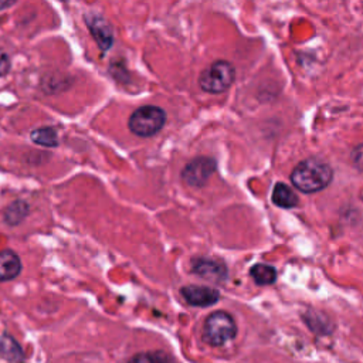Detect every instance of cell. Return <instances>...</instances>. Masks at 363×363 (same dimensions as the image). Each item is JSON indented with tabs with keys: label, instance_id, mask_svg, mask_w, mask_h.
<instances>
[{
	"label": "cell",
	"instance_id": "cell-1",
	"mask_svg": "<svg viewBox=\"0 0 363 363\" xmlns=\"http://www.w3.org/2000/svg\"><path fill=\"white\" fill-rule=\"evenodd\" d=\"M332 177V167L315 157L302 160L291 173L292 184L303 193H316L325 189L330 183Z\"/></svg>",
	"mask_w": 363,
	"mask_h": 363
},
{
	"label": "cell",
	"instance_id": "cell-12",
	"mask_svg": "<svg viewBox=\"0 0 363 363\" xmlns=\"http://www.w3.org/2000/svg\"><path fill=\"white\" fill-rule=\"evenodd\" d=\"M30 138L34 143L45 147H57L58 146V133L52 126H43L31 130Z\"/></svg>",
	"mask_w": 363,
	"mask_h": 363
},
{
	"label": "cell",
	"instance_id": "cell-16",
	"mask_svg": "<svg viewBox=\"0 0 363 363\" xmlns=\"http://www.w3.org/2000/svg\"><path fill=\"white\" fill-rule=\"evenodd\" d=\"M352 162H353L354 167H357L359 170H363V143L353 149Z\"/></svg>",
	"mask_w": 363,
	"mask_h": 363
},
{
	"label": "cell",
	"instance_id": "cell-6",
	"mask_svg": "<svg viewBox=\"0 0 363 363\" xmlns=\"http://www.w3.org/2000/svg\"><path fill=\"white\" fill-rule=\"evenodd\" d=\"M85 24L102 52L108 51L113 44V28L111 23L95 11H88L85 16Z\"/></svg>",
	"mask_w": 363,
	"mask_h": 363
},
{
	"label": "cell",
	"instance_id": "cell-5",
	"mask_svg": "<svg viewBox=\"0 0 363 363\" xmlns=\"http://www.w3.org/2000/svg\"><path fill=\"white\" fill-rule=\"evenodd\" d=\"M216 170V162L211 157H196L190 160L183 172H182V179L184 183L193 187H201L207 183L210 176Z\"/></svg>",
	"mask_w": 363,
	"mask_h": 363
},
{
	"label": "cell",
	"instance_id": "cell-13",
	"mask_svg": "<svg viewBox=\"0 0 363 363\" xmlns=\"http://www.w3.org/2000/svg\"><path fill=\"white\" fill-rule=\"evenodd\" d=\"M128 363H176L174 359L163 350H147L133 354Z\"/></svg>",
	"mask_w": 363,
	"mask_h": 363
},
{
	"label": "cell",
	"instance_id": "cell-14",
	"mask_svg": "<svg viewBox=\"0 0 363 363\" xmlns=\"http://www.w3.org/2000/svg\"><path fill=\"white\" fill-rule=\"evenodd\" d=\"M251 278L258 285H271L277 279V271L268 264H255L250 269Z\"/></svg>",
	"mask_w": 363,
	"mask_h": 363
},
{
	"label": "cell",
	"instance_id": "cell-3",
	"mask_svg": "<svg viewBox=\"0 0 363 363\" xmlns=\"http://www.w3.org/2000/svg\"><path fill=\"white\" fill-rule=\"evenodd\" d=\"M166 122V112L155 105H145L132 112L128 119L129 130L140 138L156 135Z\"/></svg>",
	"mask_w": 363,
	"mask_h": 363
},
{
	"label": "cell",
	"instance_id": "cell-10",
	"mask_svg": "<svg viewBox=\"0 0 363 363\" xmlns=\"http://www.w3.org/2000/svg\"><path fill=\"white\" fill-rule=\"evenodd\" d=\"M30 207L24 200H14L3 210V221L9 227H17L28 216Z\"/></svg>",
	"mask_w": 363,
	"mask_h": 363
},
{
	"label": "cell",
	"instance_id": "cell-11",
	"mask_svg": "<svg viewBox=\"0 0 363 363\" xmlns=\"http://www.w3.org/2000/svg\"><path fill=\"white\" fill-rule=\"evenodd\" d=\"M272 203L281 208H292L298 204V196L285 183H277L272 189Z\"/></svg>",
	"mask_w": 363,
	"mask_h": 363
},
{
	"label": "cell",
	"instance_id": "cell-15",
	"mask_svg": "<svg viewBox=\"0 0 363 363\" xmlns=\"http://www.w3.org/2000/svg\"><path fill=\"white\" fill-rule=\"evenodd\" d=\"M11 68V60L10 55L0 48V77H4L10 72Z\"/></svg>",
	"mask_w": 363,
	"mask_h": 363
},
{
	"label": "cell",
	"instance_id": "cell-9",
	"mask_svg": "<svg viewBox=\"0 0 363 363\" xmlns=\"http://www.w3.org/2000/svg\"><path fill=\"white\" fill-rule=\"evenodd\" d=\"M21 269H23V264L17 252L9 248L0 251V282H6L17 278Z\"/></svg>",
	"mask_w": 363,
	"mask_h": 363
},
{
	"label": "cell",
	"instance_id": "cell-2",
	"mask_svg": "<svg viewBox=\"0 0 363 363\" xmlns=\"http://www.w3.org/2000/svg\"><path fill=\"white\" fill-rule=\"evenodd\" d=\"M237 325L234 318L224 311H216L207 316L203 325L201 337L210 346H223L234 339Z\"/></svg>",
	"mask_w": 363,
	"mask_h": 363
},
{
	"label": "cell",
	"instance_id": "cell-4",
	"mask_svg": "<svg viewBox=\"0 0 363 363\" xmlns=\"http://www.w3.org/2000/svg\"><path fill=\"white\" fill-rule=\"evenodd\" d=\"M235 69L228 61H216L201 71L199 84L203 91L210 94H221L234 82Z\"/></svg>",
	"mask_w": 363,
	"mask_h": 363
},
{
	"label": "cell",
	"instance_id": "cell-7",
	"mask_svg": "<svg viewBox=\"0 0 363 363\" xmlns=\"http://www.w3.org/2000/svg\"><path fill=\"white\" fill-rule=\"evenodd\" d=\"M180 292L184 301L191 306L206 308L214 305L220 299V294L217 289L204 285H187L183 286Z\"/></svg>",
	"mask_w": 363,
	"mask_h": 363
},
{
	"label": "cell",
	"instance_id": "cell-17",
	"mask_svg": "<svg viewBox=\"0 0 363 363\" xmlns=\"http://www.w3.org/2000/svg\"><path fill=\"white\" fill-rule=\"evenodd\" d=\"M16 1H10V0H0V10H4V9H9L11 6H14Z\"/></svg>",
	"mask_w": 363,
	"mask_h": 363
},
{
	"label": "cell",
	"instance_id": "cell-8",
	"mask_svg": "<svg viewBox=\"0 0 363 363\" xmlns=\"http://www.w3.org/2000/svg\"><path fill=\"white\" fill-rule=\"evenodd\" d=\"M191 269L200 278L211 282H220L227 277V267L221 261L211 258L194 259Z\"/></svg>",
	"mask_w": 363,
	"mask_h": 363
}]
</instances>
